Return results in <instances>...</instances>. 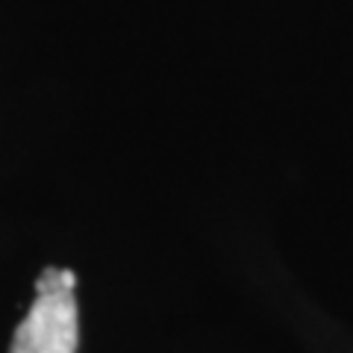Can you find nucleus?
Instances as JSON below:
<instances>
[{"label": "nucleus", "instance_id": "f257e3e1", "mask_svg": "<svg viewBox=\"0 0 353 353\" xmlns=\"http://www.w3.org/2000/svg\"><path fill=\"white\" fill-rule=\"evenodd\" d=\"M77 274L68 268H44L36 283V301L18 324L9 353H77L80 321L74 301Z\"/></svg>", "mask_w": 353, "mask_h": 353}]
</instances>
